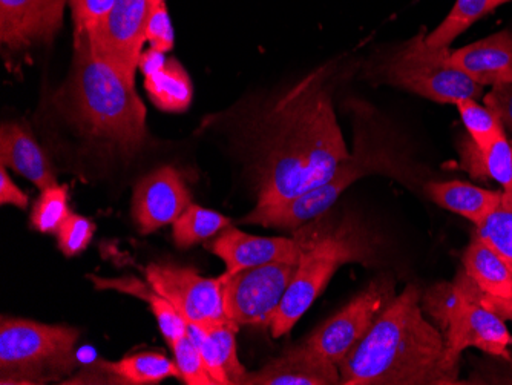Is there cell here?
I'll list each match as a JSON object with an SVG mask.
<instances>
[{
    "label": "cell",
    "mask_w": 512,
    "mask_h": 385,
    "mask_svg": "<svg viewBox=\"0 0 512 385\" xmlns=\"http://www.w3.org/2000/svg\"><path fill=\"white\" fill-rule=\"evenodd\" d=\"M485 105L499 117L503 128L512 134V83L491 86L485 96Z\"/></svg>",
    "instance_id": "8d00e7d4"
},
{
    "label": "cell",
    "mask_w": 512,
    "mask_h": 385,
    "mask_svg": "<svg viewBox=\"0 0 512 385\" xmlns=\"http://www.w3.org/2000/svg\"><path fill=\"white\" fill-rule=\"evenodd\" d=\"M396 298V284L390 275L371 281L350 303L319 326L306 343L339 366L348 352L370 332L381 313Z\"/></svg>",
    "instance_id": "30bf717a"
},
{
    "label": "cell",
    "mask_w": 512,
    "mask_h": 385,
    "mask_svg": "<svg viewBox=\"0 0 512 385\" xmlns=\"http://www.w3.org/2000/svg\"><path fill=\"white\" fill-rule=\"evenodd\" d=\"M448 48H434L427 43L422 28L401 47L391 51L375 66L371 77L379 83L405 89L431 102L457 105L479 99L483 86L457 70Z\"/></svg>",
    "instance_id": "8992f818"
},
{
    "label": "cell",
    "mask_w": 512,
    "mask_h": 385,
    "mask_svg": "<svg viewBox=\"0 0 512 385\" xmlns=\"http://www.w3.org/2000/svg\"><path fill=\"white\" fill-rule=\"evenodd\" d=\"M80 330L2 318L0 384L65 382L76 372Z\"/></svg>",
    "instance_id": "5b68a950"
},
{
    "label": "cell",
    "mask_w": 512,
    "mask_h": 385,
    "mask_svg": "<svg viewBox=\"0 0 512 385\" xmlns=\"http://www.w3.org/2000/svg\"><path fill=\"white\" fill-rule=\"evenodd\" d=\"M89 280L94 283L96 289L117 290V292L126 293V295H132V297L146 301L149 307H151L158 327H160V332L165 336L169 346L175 343L177 339H180L181 336L188 333V323L183 320V316H181L180 313L177 312V309H175L163 295H160L151 284H145L143 281L137 280V278L134 277H89Z\"/></svg>",
    "instance_id": "7402d4cb"
},
{
    "label": "cell",
    "mask_w": 512,
    "mask_h": 385,
    "mask_svg": "<svg viewBox=\"0 0 512 385\" xmlns=\"http://www.w3.org/2000/svg\"><path fill=\"white\" fill-rule=\"evenodd\" d=\"M68 186L57 185L43 189L31 212V228L40 234H57L63 221L71 215L68 206Z\"/></svg>",
    "instance_id": "4316f807"
},
{
    "label": "cell",
    "mask_w": 512,
    "mask_h": 385,
    "mask_svg": "<svg viewBox=\"0 0 512 385\" xmlns=\"http://www.w3.org/2000/svg\"><path fill=\"white\" fill-rule=\"evenodd\" d=\"M180 378L175 362L161 353L145 352L126 356L117 362L97 361L83 370L76 378L66 379L62 384H160L168 378Z\"/></svg>",
    "instance_id": "e0dca14e"
},
{
    "label": "cell",
    "mask_w": 512,
    "mask_h": 385,
    "mask_svg": "<svg viewBox=\"0 0 512 385\" xmlns=\"http://www.w3.org/2000/svg\"><path fill=\"white\" fill-rule=\"evenodd\" d=\"M96 224L88 218L71 214L57 232V244L63 255L74 257L88 247L89 241L94 237Z\"/></svg>",
    "instance_id": "1f68e13d"
},
{
    "label": "cell",
    "mask_w": 512,
    "mask_h": 385,
    "mask_svg": "<svg viewBox=\"0 0 512 385\" xmlns=\"http://www.w3.org/2000/svg\"><path fill=\"white\" fill-rule=\"evenodd\" d=\"M146 40H148L152 50L161 51V53H169L174 48V27H172V20L166 2H161L157 7L151 8L148 28H146Z\"/></svg>",
    "instance_id": "e575fe53"
},
{
    "label": "cell",
    "mask_w": 512,
    "mask_h": 385,
    "mask_svg": "<svg viewBox=\"0 0 512 385\" xmlns=\"http://www.w3.org/2000/svg\"><path fill=\"white\" fill-rule=\"evenodd\" d=\"M304 244L295 277L270 324L273 338L289 333L347 263L370 264L373 244L353 223L339 224L325 232H298Z\"/></svg>",
    "instance_id": "277c9868"
},
{
    "label": "cell",
    "mask_w": 512,
    "mask_h": 385,
    "mask_svg": "<svg viewBox=\"0 0 512 385\" xmlns=\"http://www.w3.org/2000/svg\"><path fill=\"white\" fill-rule=\"evenodd\" d=\"M508 2H512V0H488V4H486V14L496 10L500 5L508 4Z\"/></svg>",
    "instance_id": "ab89813d"
},
{
    "label": "cell",
    "mask_w": 512,
    "mask_h": 385,
    "mask_svg": "<svg viewBox=\"0 0 512 385\" xmlns=\"http://www.w3.org/2000/svg\"><path fill=\"white\" fill-rule=\"evenodd\" d=\"M188 335L191 336L192 341L197 346L198 352H200L201 358L206 364L207 372L212 376L215 384L232 385L226 370H224L223 362H221L217 343H215L211 333L207 332L204 327L188 324Z\"/></svg>",
    "instance_id": "836d02e7"
},
{
    "label": "cell",
    "mask_w": 512,
    "mask_h": 385,
    "mask_svg": "<svg viewBox=\"0 0 512 385\" xmlns=\"http://www.w3.org/2000/svg\"><path fill=\"white\" fill-rule=\"evenodd\" d=\"M209 251L224 261V275L230 277L264 264L299 263L304 244L298 234L293 238L258 237L229 226L209 244Z\"/></svg>",
    "instance_id": "9a60e30c"
},
{
    "label": "cell",
    "mask_w": 512,
    "mask_h": 385,
    "mask_svg": "<svg viewBox=\"0 0 512 385\" xmlns=\"http://www.w3.org/2000/svg\"><path fill=\"white\" fill-rule=\"evenodd\" d=\"M151 2V8L157 7L158 4H161V2H166V0H149Z\"/></svg>",
    "instance_id": "60d3db41"
},
{
    "label": "cell",
    "mask_w": 512,
    "mask_h": 385,
    "mask_svg": "<svg viewBox=\"0 0 512 385\" xmlns=\"http://www.w3.org/2000/svg\"><path fill=\"white\" fill-rule=\"evenodd\" d=\"M171 347L174 350L175 364H177L180 378L183 379L184 384L217 385L207 372L206 364L188 333L172 343Z\"/></svg>",
    "instance_id": "4dcf8cb0"
},
{
    "label": "cell",
    "mask_w": 512,
    "mask_h": 385,
    "mask_svg": "<svg viewBox=\"0 0 512 385\" xmlns=\"http://www.w3.org/2000/svg\"><path fill=\"white\" fill-rule=\"evenodd\" d=\"M68 0H0V40L11 53L46 43L62 28Z\"/></svg>",
    "instance_id": "5bb4252c"
},
{
    "label": "cell",
    "mask_w": 512,
    "mask_h": 385,
    "mask_svg": "<svg viewBox=\"0 0 512 385\" xmlns=\"http://www.w3.org/2000/svg\"><path fill=\"white\" fill-rule=\"evenodd\" d=\"M145 88L152 103L161 111H186L194 99L191 77L175 59H169L157 73L146 76Z\"/></svg>",
    "instance_id": "603a6c76"
},
{
    "label": "cell",
    "mask_w": 512,
    "mask_h": 385,
    "mask_svg": "<svg viewBox=\"0 0 512 385\" xmlns=\"http://www.w3.org/2000/svg\"><path fill=\"white\" fill-rule=\"evenodd\" d=\"M460 119L467 128L474 145L485 151L494 140L505 132L499 117L488 106L479 105L474 99L457 103Z\"/></svg>",
    "instance_id": "83f0119b"
},
{
    "label": "cell",
    "mask_w": 512,
    "mask_h": 385,
    "mask_svg": "<svg viewBox=\"0 0 512 385\" xmlns=\"http://www.w3.org/2000/svg\"><path fill=\"white\" fill-rule=\"evenodd\" d=\"M191 192L172 166H161L135 186L132 217L142 234H151L174 221L191 206Z\"/></svg>",
    "instance_id": "4fadbf2b"
},
{
    "label": "cell",
    "mask_w": 512,
    "mask_h": 385,
    "mask_svg": "<svg viewBox=\"0 0 512 385\" xmlns=\"http://www.w3.org/2000/svg\"><path fill=\"white\" fill-rule=\"evenodd\" d=\"M299 263H270L238 274H223V300L227 318L238 327L270 329Z\"/></svg>",
    "instance_id": "9c48e42d"
},
{
    "label": "cell",
    "mask_w": 512,
    "mask_h": 385,
    "mask_svg": "<svg viewBox=\"0 0 512 385\" xmlns=\"http://www.w3.org/2000/svg\"><path fill=\"white\" fill-rule=\"evenodd\" d=\"M421 301L416 284L396 295L339 364L342 385L459 384L445 364L444 336L425 318Z\"/></svg>",
    "instance_id": "7a4b0ae2"
},
{
    "label": "cell",
    "mask_w": 512,
    "mask_h": 385,
    "mask_svg": "<svg viewBox=\"0 0 512 385\" xmlns=\"http://www.w3.org/2000/svg\"><path fill=\"white\" fill-rule=\"evenodd\" d=\"M204 329L211 333L212 338L217 343L221 362H223L224 370H226L227 376H229L230 384H243L247 370L244 369L243 364L238 359L237 339H235V335H237L240 327L232 323V321H226V323L209 324Z\"/></svg>",
    "instance_id": "f546056e"
},
{
    "label": "cell",
    "mask_w": 512,
    "mask_h": 385,
    "mask_svg": "<svg viewBox=\"0 0 512 385\" xmlns=\"http://www.w3.org/2000/svg\"><path fill=\"white\" fill-rule=\"evenodd\" d=\"M450 59L457 70L483 88L512 83V31H500L468 47L451 51Z\"/></svg>",
    "instance_id": "ac0fdd59"
},
{
    "label": "cell",
    "mask_w": 512,
    "mask_h": 385,
    "mask_svg": "<svg viewBox=\"0 0 512 385\" xmlns=\"http://www.w3.org/2000/svg\"><path fill=\"white\" fill-rule=\"evenodd\" d=\"M146 280L166 298L188 324L206 327L230 321L224 310V278H204L189 267L152 263Z\"/></svg>",
    "instance_id": "8fae6325"
},
{
    "label": "cell",
    "mask_w": 512,
    "mask_h": 385,
    "mask_svg": "<svg viewBox=\"0 0 512 385\" xmlns=\"http://www.w3.org/2000/svg\"><path fill=\"white\" fill-rule=\"evenodd\" d=\"M166 62L168 59H166L165 53L149 48L148 51H143L140 63H138V70L142 71L143 76L146 77L149 74L157 73L166 65Z\"/></svg>",
    "instance_id": "f35d334b"
},
{
    "label": "cell",
    "mask_w": 512,
    "mask_h": 385,
    "mask_svg": "<svg viewBox=\"0 0 512 385\" xmlns=\"http://www.w3.org/2000/svg\"><path fill=\"white\" fill-rule=\"evenodd\" d=\"M62 96L66 116L97 148L131 158L145 145L146 108L135 85L97 56L88 34L74 36L73 74Z\"/></svg>",
    "instance_id": "3957f363"
},
{
    "label": "cell",
    "mask_w": 512,
    "mask_h": 385,
    "mask_svg": "<svg viewBox=\"0 0 512 385\" xmlns=\"http://www.w3.org/2000/svg\"><path fill=\"white\" fill-rule=\"evenodd\" d=\"M462 165L474 177H490L496 180L502 191H512V145L506 132L499 135L485 151H480L473 140L462 148Z\"/></svg>",
    "instance_id": "cb8c5ba5"
},
{
    "label": "cell",
    "mask_w": 512,
    "mask_h": 385,
    "mask_svg": "<svg viewBox=\"0 0 512 385\" xmlns=\"http://www.w3.org/2000/svg\"><path fill=\"white\" fill-rule=\"evenodd\" d=\"M338 65L327 63L290 86L250 125L255 208L281 205L335 175L350 158L333 105Z\"/></svg>",
    "instance_id": "6da1fadb"
},
{
    "label": "cell",
    "mask_w": 512,
    "mask_h": 385,
    "mask_svg": "<svg viewBox=\"0 0 512 385\" xmlns=\"http://www.w3.org/2000/svg\"><path fill=\"white\" fill-rule=\"evenodd\" d=\"M0 203L2 205L16 206V208L25 209L28 206L27 194H23L14 181L8 175L5 165L0 168Z\"/></svg>",
    "instance_id": "74e56055"
},
{
    "label": "cell",
    "mask_w": 512,
    "mask_h": 385,
    "mask_svg": "<svg viewBox=\"0 0 512 385\" xmlns=\"http://www.w3.org/2000/svg\"><path fill=\"white\" fill-rule=\"evenodd\" d=\"M229 226L230 220L224 215L212 209L191 205L174 221L172 235L177 247L188 249L206 238L214 237Z\"/></svg>",
    "instance_id": "d4e9b609"
},
{
    "label": "cell",
    "mask_w": 512,
    "mask_h": 385,
    "mask_svg": "<svg viewBox=\"0 0 512 385\" xmlns=\"http://www.w3.org/2000/svg\"><path fill=\"white\" fill-rule=\"evenodd\" d=\"M149 13V0H117L102 24L88 33L92 50L131 85L143 54Z\"/></svg>",
    "instance_id": "7c38bea8"
},
{
    "label": "cell",
    "mask_w": 512,
    "mask_h": 385,
    "mask_svg": "<svg viewBox=\"0 0 512 385\" xmlns=\"http://www.w3.org/2000/svg\"><path fill=\"white\" fill-rule=\"evenodd\" d=\"M457 289L467 295L470 300L476 301L480 306L493 312L494 315L502 318L503 321H511L512 323V298L494 297L490 293L482 292L474 281L462 270L453 281Z\"/></svg>",
    "instance_id": "d590c367"
},
{
    "label": "cell",
    "mask_w": 512,
    "mask_h": 385,
    "mask_svg": "<svg viewBox=\"0 0 512 385\" xmlns=\"http://www.w3.org/2000/svg\"><path fill=\"white\" fill-rule=\"evenodd\" d=\"M427 194L440 208L467 218L476 224L477 228L496 211L502 200L503 191H490L465 181L454 180L430 183L427 186Z\"/></svg>",
    "instance_id": "ffe728a7"
},
{
    "label": "cell",
    "mask_w": 512,
    "mask_h": 385,
    "mask_svg": "<svg viewBox=\"0 0 512 385\" xmlns=\"http://www.w3.org/2000/svg\"><path fill=\"white\" fill-rule=\"evenodd\" d=\"M476 232L502 255L512 269V191H503L496 211L477 226Z\"/></svg>",
    "instance_id": "f1b7e54d"
},
{
    "label": "cell",
    "mask_w": 512,
    "mask_h": 385,
    "mask_svg": "<svg viewBox=\"0 0 512 385\" xmlns=\"http://www.w3.org/2000/svg\"><path fill=\"white\" fill-rule=\"evenodd\" d=\"M0 160L17 174L28 178L37 188L57 185L50 160L27 126L5 123L0 131Z\"/></svg>",
    "instance_id": "d6986e66"
},
{
    "label": "cell",
    "mask_w": 512,
    "mask_h": 385,
    "mask_svg": "<svg viewBox=\"0 0 512 385\" xmlns=\"http://www.w3.org/2000/svg\"><path fill=\"white\" fill-rule=\"evenodd\" d=\"M463 270L482 292L494 297L512 298V269L502 255L474 232L463 252Z\"/></svg>",
    "instance_id": "44dd1931"
},
{
    "label": "cell",
    "mask_w": 512,
    "mask_h": 385,
    "mask_svg": "<svg viewBox=\"0 0 512 385\" xmlns=\"http://www.w3.org/2000/svg\"><path fill=\"white\" fill-rule=\"evenodd\" d=\"M391 162L393 160L390 155L378 152V149L373 151L364 137L358 134L355 152L339 166L330 180L281 205L255 208L241 221L246 224H258L264 228L295 231L330 211L342 192L359 178L373 172H393Z\"/></svg>",
    "instance_id": "ba28073f"
},
{
    "label": "cell",
    "mask_w": 512,
    "mask_h": 385,
    "mask_svg": "<svg viewBox=\"0 0 512 385\" xmlns=\"http://www.w3.org/2000/svg\"><path fill=\"white\" fill-rule=\"evenodd\" d=\"M336 384H341L338 366L313 350L306 341L290 347L258 372H247L243 381V385Z\"/></svg>",
    "instance_id": "2e32d148"
},
{
    "label": "cell",
    "mask_w": 512,
    "mask_h": 385,
    "mask_svg": "<svg viewBox=\"0 0 512 385\" xmlns=\"http://www.w3.org/2000/svg\"><path fill=\"white\" fill-rule=\"evenodd\" d=\"M117 0H68L74 20V36L96 30L108 17Z\"/></svg>",
    "instance_id": "d6a6232c"
},
{
    "label": "cell",
    "mask_w": 512,
    "mask_h": 385,
    "mask_svg": "<svg viewBox=\"0 0 512 385\" xmlns=\"http://www.w3.org/2000/svg\"><path fill=\"white\" fill-rule=\"evenodd\" d=\"M421 303L444 336L445 364L454 375L459 376L460 356L470 347L512 362V336L505 321L463 295L453 281L431 286Z\"/></svg>",
    "instance_id": "52a82bcc"
},
{
    "label": "cell",
    "mask_w": 512,
    "mask_h": 385,
    "mask_svg": "<svg viewBox=\"0 0 512 385\" xmlns=\"http://www.w3.org/2000/svg\"><path fill=\"white\" fill-rule=\"evenodd\" d=\"M488 0H456L447 19L428 34L427 43L434 48H448L451 43L465 33L471 25L486 14Z\"/></svg>",
    "instance_id": "484cf974"
}]
</instances>
